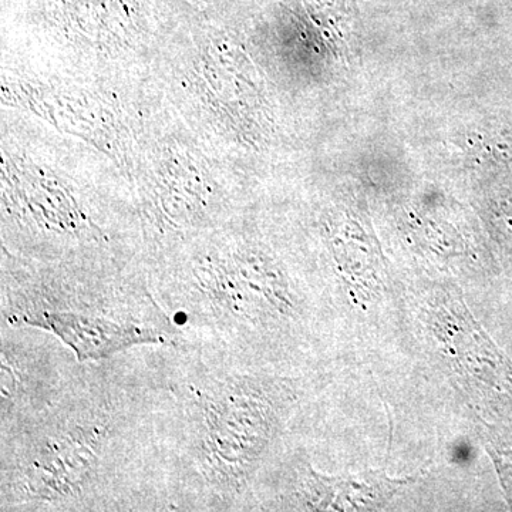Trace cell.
<instances>
[{"label":"cell","instance_id":"cell-1","mask_svg":"<svg viewBox=\"0 0 512 512\" xmlns=\"http://www.w3.org/2000/svg\"><path fill=\"white\" fill-rule=\"evenodd\" d=\"M151 346L83 362L56 402L0 429V511H167Z\"/></svg>","mask_w":512,"mask_h":512},{"label":"cell","instance_id":"cell-2","mask_svg":"<svg viewBox=\"0 0 512 512\" xmlns=\"http://www.w3.org/2000/svg\"><path fill=\"white\" fill-rule=\"evenodd\" d=\"M167 511L245 510L269 402L245 365L151 346Z\"/></svg>","mask_w":512,"mask_h":512},{"label":"cell","instance_id":"cell-3","mask_svg":"<svg viewBox=\"0 0 512 512\" xmlns=\"http://www.w3.org/2000/svg\"><path fill=\"white\" fill-rule=\"evenodd\" d=\"M0 322L57 336L80 362L144 346L178 348L175 326L136 259H3Z\"/></svg>","mask_w":512,"mask_h":512},{"label":"cell","instance_id":"cell-4","mask_svg":"<svg viewBox=\"0 0 512 512\" xmlns=\"http://www.w3.org/2000/svg\"><path fill=\"white\" fill-rule=\"evenodd\" d=\"M82 363L53 333L0 322V429L56 402Z\"/></svg>","mask_w":512,"mask_h":512}]
</instances>
